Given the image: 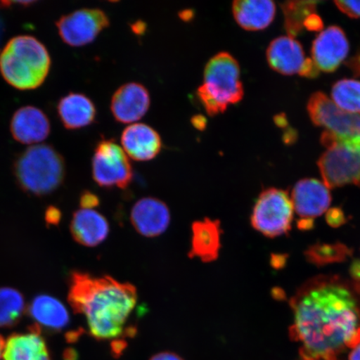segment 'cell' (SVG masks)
Segmentation results:
<instances>
[{
	"instance_id": "obj_35",
	"label": "cell",
	"mask_w": 360,
	"mask_h": 360,
	"mask_svg": "<svg viewBox=\"0 0 360 360\" xmlns=\"http://www.w3.org/2000/svg\"><path fill=\"white\" fill-rule=\"evenodd\" d=\"M180 18H181L183 20H190L193 18V12L188 11H184L180 13Z\"/></svg>"
},
{
	"instance_id": "obj_6",
	"label": "cell",
	"mask_w": 360,
	"mask_h": 360,
	"mask_svg": "<svg viewBox=\"0 0 360 360\" xmlns=\"http://www.w3.org/2000/svg\"><path fill=\"white\" fill-rule=\"evenodd\" d=\"M327 150L319 158L318 167L328 188L348 184L360 186V139L338 136L328 130L321 135Z\"/></svg>"
},
{
	"instance_id": "obj_10",
	"label": "cell",
	"mask_w": 360,
	"mask_h": 360,
	"mask_svg": "<svg viewBox=\"0 0 360 360\" xmlns=\"http://www.w3.org/2000/svg\"><path fill=\"white\" fill-rule=\"evenodd\" d=\"M307 109L315 125L325 127L338 136L360 139V115L340 110L325 94H313Z\"/></svg>"
},
{
	"instance_id": "obj_29",
	"label": "cell",
	"mask_w": 360,
	"mask_h": 360,
	"mask_svg": "<svg viewBox=\"0 0 360 360\" xmlns=\"http://www.w3.org/2000/svg\"><path fill=\"white\" fill-rule=\"evenodd\" d=\"M328 223L332 226H340L345 223V216L340 209H333L328 211L327 214Z\"/></svg>"
},
{
	"instance_id": "obj_26",
	"label": "cell",
	"mask_w": 360,
	"mask_h": 360,
	"mask_svg": "<svg viewBox=\"0 0 360 360\" xmlns=\"http://www.w3.org/2000/svg\"><path fill=\"white\" fill-rule=\"evenodd\" d=\"M25 309L24 297L12 288H0V328H10L20 321Z\"/></svg>"
},
{
	"instance_id": "obj_15",
	"label": "cell",
	"mask_w": 360,
	"mask_h": 360,
	"mask_svg": "<svg viewBox=\"0 0 360 360\" xmlns=\"http://www.w3.org/2000/svg\"><path fill=\"white\" fill-rule=\"evenodd\" d=\"M130 221L141 236L153 238L162 235L170 223V212L163 201L155 198H143L135 202Z\"/></svg>"
},
{
	"instance_id": "obj_9",
	"label": "cell",
	"mask_w": 360,
	"mask_h": 360,
	"mask_svg": "<svg viewBox=\"0 0 360 360\" xmlns=\"http://www.w3.org/2000/svg\"><path fill=\"white\" fill-rule=\"evenodd\" d=\"M109 26V17L100 8H81L62 16L56 22L58 34L71 47H82L92 43Z\"/></svg>"
},
{
	"instance_id": "obj_16",
	"label": "cell",
	"mask_w": 360,
	"mask_h": 360,
	"mask_svg": "<svg viewBox=\"0 0 360 360\" xmlns=\"http://www.w3.org/2000/svg\"><path fill=\"white\" fill-rule=\"evenodd\" d=\"M46 115L34 106H25L13 114L11 122L12 136L22 145H39L51 134Z\"/></svg>"
},
{
	"instance_id": "obj_20",
	"label": "cell",
	"mask_w": 360,
	"mask_h": 360,
	"mask_svg": "<svg viewBox=\"0 0 360 360\" xmlns=\"http://www.w3.org/2000/svg\"><path fill=\"white\" fill-rule=\"evenodd\" d=\"M70 227L75 240L87 247L101 245L110 232L107 219L98 211L87 208L76 211Z\"/></svg>"
},
{
	"instance_id": "obj_17",
	"label": "cell",
	"mask_w": 360,
	"mask_h": 360,
	"mask_svg": "<svg viewBox=\"0 0 360 360\" xmlns=\"http://www.w3.org/2000/svg\"><path fill=\"white\" fill-rule=\"evenodd\" d=\"M121 145L130 159L150 161L160 154L162 141L159 133L146 124H132L121 135Z\"/></svg>"
},
{
	"instance_id": "obj_33",
	"label": "cell",
	"mask_w": 360,
	"mask_h": 360,
	"mask_svg": "<svg viewBox=\"0 0 360 360\" xmlns=\"http://www.w3.org/2000/svg\"><path fill=\"white\" fill-rule=\"evenodd\" d=\"M146 24H143L142 21L135 22V24L132 26V30L135 34L141 35L146 32Z\"/></svg>"
},
{
	"instance_id": "obj_24",
	"label": "cell",
	"mask_w": 360,
	"mask_h": 360,
	"mask_svg": "<svg viewBox=\"0 0 360 360\" xmlns=\"http://www.w3.org/2000/svg\"><path fill=\"white\" fill-rule=\"evenodd\" d=\"M30 314L39 327L61 330L70 322V315L60 300L49 295H39L30 306Z\"/></svg>"
},
{
	"instance_id": "obj_23",
	"label": "cell",
	"mask_w": 360,
	"mask_h": 360,
	"mask_svg": "<svg viewBox=\"0 0 360 360\" xmlns=\"http://www.w3.org/2000/svg\"><path fill=\"white\" fill-rule=\"evenodd\" d=\"M315 1H289L281 4L285 15V27L290 37L294 38L304 29L319 31L323 28L321 18L318 15Z\"/></svg>"
},
{
	"instance_id": "obj_25",
	"label": "cell",
	"mask_w": 360,
	"mask_h": 360,
	"mask_svg": "<svg viewBox=\"0 0 360 360\" xmlns=\"http://www.w3.org/2000/svg\"><path fill=\"white\" fill-rule=\"evenodd\" d=\"M332 101L340 110L360 115V81L345 79L338 81L331 90Z\"/></svg>"
},
{
	"instance_id": "obj_18",
	"label": "cell",
	"mask_w": 360,
	"mask_h": 360,
	"mask_svg": "<svg viewBox=\"0 0 360 360\" xmlns=\"http://www.w3.org/2000/svg\"><path fill=\"white\" fill-rule=\"evenodd\" d=\"M4 360H51L46 342L38 327L28 332L13 334L4 345Z\"/></svg>"
},
{
	"instance_id": "obj_32",
	"label": "cell",
	"mask_w": 360,
	"mask_h": 360,
	"mask_svg": "<svg viewBox=\"0 0 360 360\" xmlns=\"http://www.w3.org/2000/svg\"><path fill=\"white\" fill-rule=\"evenodd\" d=\"M191 123L195 129L198 130H204L207 126V120L205 117L202 115H195L193 116L191 120Z\"/></svg>"
},
{
	"instance_id": "obj_31",
	"label": "cell",
	"mask_w": 360,
	"mask_h": 360,
	"mask_svg": "<svg viewBox=\"0 0 360 360\" xmlns=\"http://www.w3.org/2000/svg\"><path fill=\"white\" fill-rule=\"evenodd\" d=\"M150 360H184V359L177 354L165 351V352L155 354Z\"/></svg>"
},
{
	"instance_id": "obj_11",
	"label": "cell",
	"mask_w": 360,
	"mask_h": 360,
	"mask_svg": "<svg viewBox=\"0 0 360 360\" xmlns=\"http://www.w3.org/2000/svg\"><path fill=\"white\" fill-rule=\"evenodd\" d=\"M266 56L270 68L281 75L298 74L309 79L319 75L312 58H305L302 45L290 36L274 39L269 45Z\"/></svg>"
},
{
	"instance_id": "obj_13",
	"label": "cell",
	"mask_w": 360,
	"mask_h": 360,
	"mask_svg": "<svg viewBox=\"0 0 360 360\" xmlns=\"http://www.w3.org/2000/svg\"><path fill=\"white\" fill-rule=\"evenodd\" d=\"M291 201L296 214L304 221L312 222L330 207V188L318 179H301L292 188Z\"/></svg>"
},
{
	"instance_id": "obj_34",
	"label": "cell",
	"mask_w": 360,
	"mask_h": 360,
	"mask_svg": "<svg viewBox=\"0 0 360 360\" xmlns=\"http://www.w3.org/2000/svg\"><path fill=\"white\" fill-rule=\"evenodd\" d=\"M349 360H360V343L353 348L349 354Z\"/></svg>"
},
{
	"instance_id": "obj_3",
	"label": "cell",
	"mask_w": 360,
	"mask_h": 360,
	"mask_svg": "<svg viewBox=\"0 0 360 360\" xmlns=\"http://www.w3.org/2000/svg\"><path fill=\"white\" fill-rule=\"evenodd\" d=\"M51 66L47 49L33 36L13 37L0 53V72L8 84L18 89L39 87L46 79Z\"/></svg>"
},
{
	"instance_id": "obj_21",
	"label": "cell",
	"mask_w": 360,
	"mask_h": 360,
	"mask_svg": "<svg viewBox=\"0 0 360 360\" xmlns=\"http://www.w3.org/2000/svg\"><path fill=\"white\" fill-rule=\"evenodd\" d=\"M233 16L248 31L266 29L276 16V4L270 0H237L232 4Z\"/></svg>"
},
{
	"instance_id": "obj_19",
	"label": "cell",
	"mask_w": 360,
	"mask_h": 360,
	"mask_svg": "<svg viewBox=\"0 0 360 360\" xmlns=\"http://www.w3.org/2000/svg\"><path fill=\"white\" fill-rule=\"evenodd\" d=\"M221 236L219 220L205 219L193 223L191 257L199 259L205 263L217 259L221 248Z\"/></svg>"
},
{
	"instance_id": "obj_30",
	"label": "cell",
	"mask_w": 360,
	"mask_h": 360,
	"mask_svg": "<svg viewBox=\"0 0 360 360\" xmlns=\"http://www.w3.org/2000/svg\"><path fill=\"white\" fill-rule=\"evenodd\" d=\"M80 204L82 208L93 209L100 204V201H98V197L96 195L87 192L81 196Z\"/></svg>"
},
{
	"instance_id": "obj_1",
	"label": "cell",
	"mask_w": 360,
	"mask_h": 360,
	"mask_svg": "<svg viewBox=\"0 0 360 360\" xmlns=\"http://www.w3.org/2000/svg\"><path fill=\"white\" fill-rule=\"evenodd\" d=\"M360 290L336 277L306 283L291 300L290 335L304 360H335L360 343Z\"/></svg>"
},
{
	"instance_id": "obj_27",
	"label": "cell",
	"mask_w": 360,
	"mask_h": 360,
	"mask_svg": "<svg viewBox=\"0 0 360 360\" xmlns=\"http://www.w3.org/2000/svg\"><path fill=\"white\" fill-rule=\"evenodd\" d=\"M349 255L348 248L341 244L316 245L306 251L308 260L317 265L340 262Z\"/></svg>"
},
{
	"instance_id": "obj_8",
	"label": "cell",
	"mask_w": 360,
	"mask_h": 360,
	"mask_svg": "<svg viewBox=\"0 0 360 360\" xmlns=\"http://www.w3.org/2000/svg\"><path fill=\"white\" fill-rule=\"evenodd\" d=\"M92 174L94 181L103 188H125L133 179L129 158L112 139H103L94 148Z\"/></svg>"
},
{
	"instance_id": "obj_4",
	"label": "cell",
	"mask_w": 360,
	"mask_h": 360,
	"mask_svg": "<svg viewBox=\"0 0 360 360\" xmlns=\"http://www.w3.org/2000/svg\"><path fill=\"white\" fill-rule=\"evenodd\" d=\"M240 68L236 58L228 52H220L210 58L204 70V83L197 96L207 114H224L244 97Z\"/></svg>"
},
{
	"instance_id": "obj_7",
	"label": "cell",
	"mask_w": 360,
	"mask_h": 360,
	"mask_svg": "<svg viewBox=\"0 0 360 360\" xmlns=\"http://www.w3.org/2000/svg\"><path fill=\"white\" fill-rule=\"evenodd\" d=\"M294 207L288 193L269 188L260 193L251 214L252 226L264 236L276 238L290 231Z\"/></svg>"
},
{
	"instance_id": "obj_12",
	"label": "cell",
	"mask_w": 360,
	"mask_h": 360,
	"mask_svg": "<svg viewBox=\"0 0 360 360\" xmlns=\"http://www.w3.org/2000/svg\"><path fill=\"white\" fill-rule=\"evenodd\" d=\"M349 44L340 27L333 25L322 31L312 45V60L319 70L332 73L347 57Z\"/></svg>"
},
{
	"instance_id": "obj_36",
	"label": "cell",
	"mask_w": 360,
	"mask_h": 360,
	"mask_svg": "<svg viewBox=\"0 0 360 360\" xmlns=\"http://www.w3.org/2000/svg\"><path fill=\"white\" fill-rule=\"evenodd\" d=\"M4 345H6V340L0 335V359H3Z\"/></svg>"
},
{
	"instance_id": "obj_2",
	"label": "cell",
	"mask_w": 360,
	"mask_h": 360,
	"mask_svg": "<svg viewBox=\"0 0 360 360\" xmlns=\"http://www.w3.org/2000/svg\"><path fill=\"white\" fill-rule=\"evenodd\" d=\"M69 301L75 313L86 319L89 334L97 340L111 341L115 354L122 352L124 339L136 333L129 326L138 302L136 288L131 283L75 272Z\"/></svg>"
},
{
	"instance_id": "obj_14",
	"label": "cell",
	"mask_w": 360,
	"mask_h": 360,
	"mask_svg": "<svg viewBox=\"0 0 360 360\" xmlns=\"http://www.w3.org/2000/svg\"><path fill=\"white\" fill-rule=\"evenodd\" d=\"M150 106L148 89L139 83L122 85L112 97L110 109L120 123L134 124L146 115Z\"/></svg>"
},
{
	"instance_id": "obj_22",
	"label": "cell",
	"mask_w": 360,
	"mask_h": 360,
	"mask_svg": "<svg viewBox=\"0 0 360 360\" xmlns=\"http://www.w3.org/2000/svg\"><path fill=\"white\" fill-rule=\"evenodd\" d=\"M58 115L67 129H79L91 124L96 117V108L83 94L70 93L60 98Z\"/></svg>"
},
{
	"instance_id": "obj_28",
	"label": "cell",
	"mask_w": 360,
	"mask_h": 360,
	"mask_svg": "<svg viewBox=\"0 0 360 360\" xmlns=\"http://www.w3.org/2000/svg\"><path fill=\"white\" fill-rule=\"evenodd\" d=\"M335 6L342 12L353 19L360 18V1H335Z\"/></svg>"
},
{
	"instance_id": "obj_5",
	"label": "cell",
	"mask_w": 360,
	"mask_h": 360,
	"mask_svg": "<svg viewBox=\"0 0 360 360\" xmlns=\"http://www.w3.org/2000/svg\"><path fill=\"white\" fill-rule=\"evenodd\" d=\"M13 173L22 190L34 195H46L64 181L65 160L51 146L34 145L16 158Z\"/></svg>"
}]
</instances>
